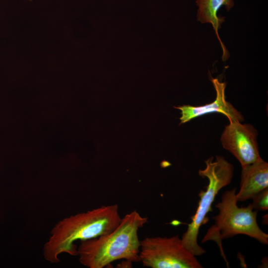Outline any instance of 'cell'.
Returning a JSON list of instances; mask_svg holds the SVG:
<instances>
[{
	"label": "cell",
	"instance_id": "6da1fadb",
	"mask_svg": "<svg viewBox=\"0 0 268 268\" xmlns=\"http://www.w3.org/2000/svg\"><path fill=\"white\" fill-rule=\"evenodd\" d=\"M121 220L117 204L102 205L66 217L52 229L43 246L44 258L51 264H57L62 254L77 256L75 242L107 234L114 230Z\"/></svg>",
	"mask_w": 268,
	"mask_h": 268
},
{
	"label": "cell",
	"instance_id": "7a4b0ae2",
	"mask_svg": "<svg viewBox=\"0 0 268 268\" xmlns=\"http://www.w3.org/2000/svg\"><path fill=\"white\" fill-rule=\"evenodd\" d=\"M147 222V217L134 210L122 218L110 233L80 241L77 252L79 262L88 268H104L120 260L140 262L138 231Z\"/></svg>",
	"mask_w": 268,
	"mask_h": 268
},
{
	"label": "cell",
	"instance_id": "3957f363",
	"mask_svg": "<svg viewBox=\"0 0 268 268\" xmlns=\"http://www.w3.org/2000/svg\"><path fill=\"white\" fill-rule=\"evenodd\" d=\"M236 199V188L225 191L221 201L215 205L218 214L213 217L215 222L207 230L201 240L202 243L213 241L217 244L227 267L228 262L223 251L222 241L239 234L247 235L265 245L268 244V235L259 227L257 221L258 211L251 203L239 207Z\"/></svg>",
	"mask_w": 268,
	"mask_h": 268
},
{
	"label": "cell",
	"instance_id": "277c9868",
	"mask_svg": "<svg viewBox=\"0 0 268 268\" xmlns=\"http://www.w3.org/2000/svg\"><path fill=\"white\" fill-rule=\"evenodd\" d=\"M213 160L211 157L205 160V168L199 171L200 176L207 179L208 185L205 190H201L199 193L200 200L197 210L181 238L184 246L196 256L205 253L198 243L200 227L207 223L209 218L207 214L212 210V204L217 193L231 183L233 176V166L223 157L216 156L215 160Z\"/></svg>",
	"mask_w": 268,
	"mask_h": 268
},
{
	"label": "cell",
	"instance_id": "5b68a950",
	"mask_svg": "<svg viewBox=\"0 0 268 268\" xmlns=\"http://www.w3.org/2000/svg\"><path fill=\"white\" fill-rule=\"evenodd\" d=\"M139 259L151 268H202L196 256L177 235L170 237H146L140 241Z\"/></svg>",
	"mask_w": 268,
	"mask_h": 268
},
{
	"label": "cell",
	"instance_id": "8992f818",
	"mask_svg": "<svg viewBox=\"0 0 268 268\" xmlns=\"http://www.w3.org/2000/svg\"><path fill=\"white\" fill-rule=\"evenodd\" d=\"M258 132L251 125L231 122L226 126L221 136L222 146L231 152L241 166L262 159L257 141Z\"/></svg>",
	"mask_w": 268,
	"mask_h": 268
},
{
	"label": "cell",
	"instance_id": "52a82bcc",
	"mask_svg": "<svg viewBox=\"0 0 268 268\" xmlns=\"http://www.w3.org/2000/svg\"><path fill=\"white\" fill-rule=\"evenodd\" d=\"M216 93L215 100L211 103L200 106L189 105L174 107L181 111L180 124L202 115L213 112H218L224 115L229 122H242L244 119L243 115L225 99V82H220L217 78H211Z\"/></svg>",
	"mask_w": 268,
	"mask_h": 268
},
{
	"label": "cell",
	"instance_id": "ba28073f",
	"mask_svg": "<svg viewBox=\"0 0 268 268\" xmlns=\"http://www.w3.org/2000/svg\"><path fill=\"white\" fill-rule=\"evenodd\" d=\"M242 167L240 188L236 199L238 201L251 199L257 193L268 188V164L263 159Z\"/></svg>",
	"mask_w": 268,
	"mask_h": 268
},
{
	"label": "cell",
	"instance_id": "9c48e42d",
	"mask_svg": "<svg viewBox=\"0 0 268 268\" xmlns=\"http://www.w3.org/2000/svg\"><path fill=\"white\" fill-rule=\"evenodd\" d=\"M197 4L199 7L198 20L202 23H209L212 25L217 39L223 50L222 59H227L228 52L221 42L218 33L221 24L224 21V17L217 16L218 9L223 5L229 10L234 5L233 0H197Z\"/></svg>",
	"mask_w": 268,
	"mask_h": 268
},
{
	"label": "cell",
	"instance_id": "30bf717a",
	"mask_svg": "<svg viewBox=\"0 0 268 268\" xmlns=\"http://www.w3.org/2000/svg\"><path fill=\"white\" fill-rule=\"evenodd\" d=\"M251 203L253 209L255 210H268V188L254 196Z\"/></svg>",
	"mask_w": 268,
	"mask_h": 268
}]
</instances>
